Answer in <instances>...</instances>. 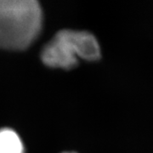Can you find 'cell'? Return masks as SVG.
I'll return each instance as SVG.
<instances>
[{
	"label": "cell",
	"mask_w": 153,
	"mask_h": 153,
	"mask_svg": "<svg viewBox=\"0 0 153 153\" xmlns=\"http://www.w3.org/2000/svg\"><path fill=\"white\" fill-rule=\"evenodd\" d=\"M41 57L46 66L71 69L77 65V58L98 60L100 57V49L96 38L91 33L62 30L44 47Z\"/></svg>",
	"instance_id": "cell-2"
},
{
	"label": "cell",
	"mask_w": 153,
	"mask_h": 153,
	"mask_svg": "<svg viewBox=\"0 0 153 153\" xmlns=\"http://www.w3.org/2000/svg\"><path fill=\"white\" fill-rule=\"evenodd\" d=\"M42 21V10L35 0H0V47L27 49L40 33Z\"/></svg>",
	"instance_id": "cell-1"
},
{
	"label": "cell",
	"mask_w": 153,
	"mask_h": 153,
	"mask_svg": "<svg viewBox=\"0 0 153 153\" xmlns=\"http://www.w3.org/2000/svg\"><path fill=\"white\" fill-rule=\"evenodd\" d=\"M65 153H75V152H65Z\"/></svg>",
	"instance_id": "cell-4"
},
{
	"label": "cell",
	"mask_w": 153,
	"mask_h": 153,
	"mask_svg": "<svg viewBox=\"0 0 153 153\" xmlns=\"http://www.w3.org/2000/svg\"><path fill=\"white\" fill-rule=\"evenodd\" d=\"M0 153H24L22 140L14 130L0 129Z\"/></svg>",
	"instance_id": "cell-3"
}]
</instances>
